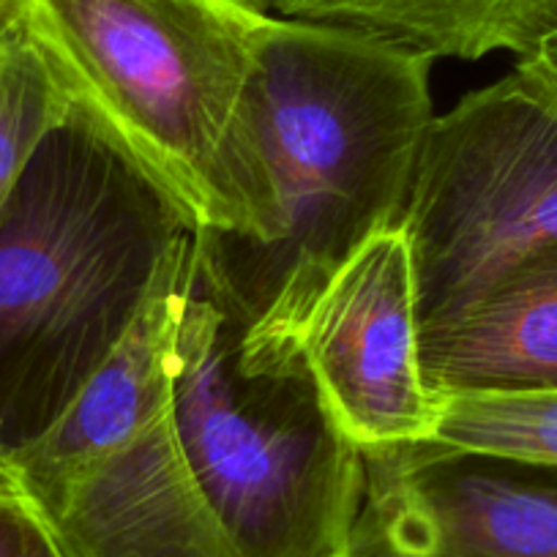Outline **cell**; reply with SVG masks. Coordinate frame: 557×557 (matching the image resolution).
Returning a JSON list of instances; mask_svg holds the SVG:
<instances>
[{
  "mask_svg": "<svg viewBox=\"0 0 557 557\" xmlns=\"http://www.w3.org/2000/svg\"><path fill=\"white\" fill-rule=\"evenodd\" d=\"M432 58L265 14L230 146L233 238L197 230L244 320L246 367H290L339 268L401 222L435 121Z\"/></svg>",
  "mask_w": 557,
  "mask_h": 557,
  "instance_id": "obj_1",
  "label": "cell"
},
{
  "mask_svg": "<svg viewBox=\"0 0 557 557\" xmlns=\"http://www.w3.org/2000/svg\"><path fill=\"white\" fill-rule=\"evenodd\" d=\"M195 230L72 101L0 206V462L66 412Z\"/></svg>",
  "mask_w": 557,
  "mask_h": 557,
  "instance_id": "obj_2",
  "label": "cell"
},
{
  "mask_svg": "<svg viewBox=\"0 0 557 557\" xmlns=\"http://www.w3.org/2000/svg\"><path fill=\"white\" fill-rule=\"evenodd\" d=\"M240 339L244 320L195 233L173 358V424L189 470L240 557H350L363 451L307 363L246 367Z\"/></svg>",
  "mask_w": 557,
  "mask_h": 557,
  "instance_id": "obj_3",
  "label": "cell"
},
{
  "mask_svg": "<svg viewBox=\"0 0 557 557\" xmlns=\"http://www.w3.org/2000/svg\"><path fill=\"white\" fill-rule=\"evenodd\" d=\"M63 85L181 202L233 238L230 146L265 12L246 0H28Z\"/></svg>",
  "mask_w": 557,
  "mask_h": 557,
  "instance_id": "obj_4",
  "label": "cell"
},
{
  "mask_svg": "<svg viewBox=\"0 0 557 557\" xmlns=\"http://www.w3.org/2000/svg\"><path fill=\"white\" fill-rule=\"evenodd\" d=\"M421 331L557 257V104L513 69L435 115L401 213Z\"/></svg>",
  "mask_w": 557,
  "mask_h": 557,
  "instance_id": "obj_5",
  "label": "cell"
},
{
  "mask_svg": "<svg viewBox=\"0 0 557 557\" xmlns=\"http://www.w3.org/2000/svg\"><path fill=\"white\" fill-rule=\"evenodd\" d=\"M301 356L361 451L435 437L441 405L424 377L416 265L401 224L374 233L331 278Z\"/></svg>",
  "mask_w": 557,
  "mask_h": 557,
  "instance_id": "obj_6",
  "label": "cell"
},
{
  "mask_svg": "<svg viewBox=\"0 0 557 557\" xmlns=\"http://www.w3.org/2000/svg\"><path fill=\"white\" fill-rule=\"evenodd\" d=\"M350 557H557V468L443 443L363 451Z\"/></svg>",
  "mask_w": 557,
  "mask_h": 557,
  "instance_id": "obj_7",
  "label": "cell"
},
{
  "mask_svg": "<svg viewBox=\"0 0 557 557\" xmlns=\"http://www.w3.org/2000/svg\"><path fill=\"white\" fill-rule=\"evenodd\" d=\"M195 233L175 246L139 318L66 412L39 441L0 462V475L36 517L55 508L96 465L173 412L175 336Z\"/></svg>",
  "mask_w": 557,
  "mask_h": 557,
  "instance_id": "obj_8",
  "label": "cell"
},
{
  "mask_svg": "<svg viewBox=\"0 0 557 557\" xmlns=\"http://www.w3.org/2000/svg\"><path fill=\"white\" fill-rule=\"evenodd\" d=\"M39 519L61 557H240L181 451L173 412Z\"/></svg>",
  "mask_w": 557,
  "mask_h": 557,
  "instance_id": "obj_9",
  "label": "cell"
},
{
  "mask_svg": "<svg viewBox=\"0 0 557 557\" xmlns=\"http://www.w3.org/2000/svg\"><path fill=\"white\" fill-rule=\"evenodd\" d=\"M421 358L437 399L557 391V257L517 273L459 318L421 331Z\"/></svg>",
  "mask_w": 557,
  "mask_h": 557,
  "instance_id": "obj_10",
  "label": "cell"
},
{
  "mask_svg": "<svg viewBox=\"0 0 557 557\" xmlns=\"http://www.w3.org/2000/svg\"><path fill=\"white\" fill-rule=\"evenodd\" d=\"M273 17L334 25L432 58H522L557 25V0H246Z\"/></svg>",
  "mask_w": 557,
  "mask_h": 557,
  "instance_id": "obj_11",
  "label": "cell"
},
{
  "mask_svg": "<svg viewBox=\"0 0 557 557\" xmlns=\"http://www.w3.org/2000/svg\"><path fill=\"white\" fill-rule=\"evenodd\" d=\"M69 110L72 96L25 7L0 25V206L41 139Z\"/></svg>",
  "mask_w": 557,
  "mask_h": 557,
  "instance_id": "obj_12",
  "label": "cell"
},
{
  "mask_svg": "<svg viewBox=\"0 0 557 557\" xmlns=\"http://www.w3.org/2000/svg\"><path fill=\"white\" fill-rule=\"evenodd\" d=\"M432 443L557 468V391H500L437 399Z\"/></svg>",
  "mask_w": 557,
  "mask_h": 557,
  "instance_id": "obj_13",
  "label": "cell"
},
{
  "mask_svg": "<svg viewBox=\"0 0 557 557\" xmlns=\"http://www.w3.org/2000/svg\"><path fill=\"white\" fill-rule=\"evenodd\" d=\"M0 557H58L41 519L0 475Z\"/></svg>",
  "mask_w": 557,
  "mask_h": 557,
  "instance_id": "obj_14",
  "label": "cell"
},
{
  "mask_svg": "<svg viewBox=\"0 0 557 557\" xmlns=\"http://www.w3.org/2000/svg\"><path fill=\"white\" fill-rule=\"evenodd\" d=\"M517 69L552 96L557 104V25L517 61Z\"/></svg>",
  "mask_w": 557,
  "mask_h": 557,
  "instance_id": "obj_15",
  "label": "cell"
},
{
  "mask_svg": "<svg viewBox=\"0 0 557 557\" xmlns=\"http://www.w3.org/2000/svg\"><path fill=\"white\" fill-rule=\"evenodd\" d=\"M25 7H28V0H0V25L17 17Z\"/></svg>",
  "mask_w": 557,
  "mask_h": 557,
  "instance_id": "obj_16",
  "label": "cell"
},
{
  "mask_svg": "<svg viewBox=\"0 0 557 557\" xmlns=\"http://www.w3.org/2000/svg\"><path fill=\"white\" fill-rule=\"evenodd\" d=\"M58 557H61V555H58Z\"/></svg>",
  "mask_w": 557,
  "mask_h": 557,
  "instance_id": "obj_17",
  "label": "cell"
}]
</instances>
